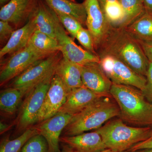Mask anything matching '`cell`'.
<instances>
[{
    "label": "cell",
    "instance_id": "obj_1",
    "mask_svg": "<svg viewBox=\"0 0 152 152\" xmlns=\"http://www.w3.org/2000/svg\"><path fill=\"white\" fill-rule=\"evenodd\" d=\"M99 56L110 55L118 59L146 77L149 61L139 41L124 28L111 27L102 45Z\"/></svg>",
    "mask_w": 152,
    "mask_h": 152
},
{
    "label": "cell",
    "instance_id": "obj_2",
    "mask_svg": "<svg viewBox=\"0 0 152 152\" xmlns=\"http://www.w3.org/2000/svg\"><path fill=\"white\" fill-rule=\"evenodd\" d=\"M110 94L120 109V118L137 127H152V104L141 90L113 83Z\"/></svg>",
    "mask_w": 152,
    "mask_h": 152
},
{
    "label": "cell",
    "instance_id": "obj_3",
    "mask_svg": "<svg viewBox=\"0 0 152 152\" xmlns=\"http://www.w3.org/2000/svg\"><path fill=\"white\" fill-rule=\"evenodd\" d=\"M112 97H104L72 116L63 130L64 136H73L97 129L111 119L118 116L120 109Z\"/></svg>",
    "mask_w": 152,
    "mask_h": 152
},
{
    "label": "cell",
    "instance_id": "obj_4",
    "mask_svg": "<svg viewBox=\"0 0 152 152\" xmlns=\"http://www.w3.org/2000/svg\"><path fill=\"white\" fill-rule=\"evenodd\" d=\"M95 130L102 136L107 149L118 152H128L152 134V127L128 126L121 118L108 121Z\"/></svg>",
    "mask_w": 152,
    "mask_h": 152
},
{
    "label": "cell",
    "instance_id": "obj_5",
    "mask_svg": "<svg viewBox=\"0 0 152 152\" xmlns=\"http://www.w3.org/2000/svg\"><path fill=\"white\" fill-rule=\"evenodd\" d=\"M58 52L38 62L15 78L11 87L18 89L26 96L39 84L54 75L57 64L62 58L59 56Z\"/></svg>",
    "mask_w": 152,
    "mask_h": 152
},
{
    "label": "cell",
    "instance_id": "obj_6",
    "mask_svg": "<svg viewBox=\"0 0 152 152\" xmlns=\"http://www.w3.org/2000/svg\"><path fill=\"white\" fill-rule=\"evenodd\" d=\"M54 75L41 82L26 96L17 119V129L19 131H26L37 123Z\"/></svg>",
    "mask_w": 152,
    "mask_h": 152
},
{
    "label": "cell",
    "instance_id": "obj_7",
    "mask_svg": "<svg viewBox=\"0 0 152 152\" xmlns=\"http://www.w3.org/2000/svg\"><path fill=\"white\" fill-rule=\"evenodd\" d=\"M99 57V64L113 83L132 86L143 91L147 83L145 77L137 74L115 57L110 55Z\"/></svg>",
    "mask_w": 152,
    "mask_h": 152
},
{
    "label": "cell",
    "instance_id": "obj_8",
    "mask_svg": "<svg viewBox=\"0 0 152 152\" xmlns=\"http://www.w3.org/2000/svg\"><path fill=\"white\" fill-rule=\"evenodd\" d=\"M54 23L56 39L59 45L60 51L62 55L63 58L81 66L92 63H99L100 58L99 56L79 46L68 36L55 12Z\"/></svg>",
    "mask_w": 152,
    "mask_h": 152
},
{
    "label": "cell",
    "instance_id": "obj_9",
    "mask_svg": "<svg viewBox=\"0 0 152 152\" xmlns=\"http://www.w3.org/2000/svg\"><path fill=\"white\" fill-rule=\"evenodd\" d=\"M48 56L36 51L28 46L13 54L1 68V86L15 79L30 67Z\"/></svg>",
    "mask_w": 152,
    "mask_h": 152
},
{
    "label": "cell",
    "instance_id": "obj_10",
    "mask_svg": "<svg viewBox=\"0 0 152 152\" xmlns=\"http://www.w3.org/2000/svg\"><path fill=\"white\" fill-rule=\"evenodd\" d=\"M86 25L92 37L95 49L99 48L108 34L112 26L107 18L98 0H85Z\"/></svg>",
    "mask_w": 152,
    "mask_h": 152
},
{
    "label": "cell",
    "instance_id": "obj_11",
    "mask_svg": "<svg viewBox=\"0 0 152 152\" xmlns=\"http://www.w3.org/2000/svg\"><path fill=\"white\" fill-rule=\"evenodd\" d=\"M69 91L58 76L54 74L38 116L37 123L53 116L64 103Z\"/></svg>",
    "mask_w": 152,
    "mask_h": 152
},
{
    "label": "cell",
    "instance_id": "obj_12",
    "mask_svg": "<svg viewBox=\"0 0 152 152\" xmlns=\"http://www.w3.org/2000/svg\"><path fill=\"white\" fill-rule=\"evenodd\" d=\"M72 117L68 114L58 113L34 126L39 134L46 140L49 152H61L59 148L60 136Z\"/></svg>",
    "mask_w": 152,
    "mask_h": 152
},
{
    "label": "cell",
    "instance_id": "obj_13",
    "mask_svg": "<svg viewBox=\"0 0 152 152\" xmlns=\"http://www.w3.org/2000/svg\"><path fill=\"white\" fill-rule=\"evenodd\" d=\"M83 86L96 94L112 96L110 92L113 83L98 63L81 66Z\"/></svg>",
    "mask_w": 152,
    "mask_h": 152
},
{
    "label": "cell",
    "instance_id": "obj_14",
    "mask_svg": "<svg viewBox=\"0 0 152 152\" xmlns=\"http://www.w3.org/2000/svg\"><path fill=\"white\" fill-rule=\"evenodd\" d=\"M104 97L112 96L96 94L84 86L74 89L68 93L64 103L58 113L74 115Z\"/></svg>",
    "mask_w": 152,
    "mask_h": 152
},
{
    "label": "cell",
    "instance_id": "obj_15",
    "mask_svg": "<svg viewBox=\"0 0 152 152\" xmlns=\"http://www.w3.org/2000/svg\"><path fill=\"white\" fill-rule=\"evenodd\" d=\"M38 0H11L1 8L0 20L18 26L29 19Z\"/></svg>",
    "mask_w": 152,
    "mask_h": 152
},
{
    "label": "cell",
    "instance_id": "obj_16",
    "mask_svg": "<svg viewBox=\"0 0 152 152\" xmlns=\"http://www.w3.org/2000/svg\"><path fill=\"white\" fill-rule=\"evenodd\" d=\"M60 142L74 152H98L107 149L102 136L95 130L73 136H62Z\"/></svg>",
    "mask_w": 152,
    "mask_h": 152
},
{
    "label": "cell",
    "instance_id": "obj_17",
    "mask_svg": "<svg viewBox=\"0 0 152 152\" xmlns=\"http://www.w3.org/2000/svg\"><path fill=\"white\" fill-rule=\"evenodd\" d=\"M36 31L34 21L30 17L26 24L14 31L4 46L1 49L0 58L8 54L15 53L26 47Z\"/></svg>",
    "mask_w": 152,
    "mask_h": 152
},
{
    "label": "cell",
    "instance_id": "obj_18",
    "mask_svg": "<svg viewBox=\"0 0 152 152\" xmlns=\"http://www.w3.org/2000/svg\"><path fill=\"white\" fill-rule=\"evenodd\" d=\"M81 66L62 58L56 68L55 74L58 76L69 91L83 86Z\"/></svg>",
    "mask_w": 152,
    "mask_h": 152
},
{
    "label": "cell",
    "instance_id": "obj_19",
    "mask_svg": "<svg viewBox=\"0 0 152 152\" xmlns=\"http://www.w3.org/2000/svg\"><path fill=\"white\" fill-rule=\"evenodd\" d=\"M54 15V11L46 3L44 4L41 0H38L35 10L30 17L34 21L36 31L56 39Z\"/></svg>",
    "mask_w": 152,
    "mask_h": 152
},
{
    "label": "cell",
    "instance_id": "obj_20",
    "mask_svg": "<svg viewBox=\"0 0 152 152\" xmlns=\"http://www.w3.org/2000/svg\"><path fill=\"white\" fill-rule=\"evenodd\" d=\"M55 12L69 15L79 21L82 25H86V12L84 3L78 4L69 0H43Z\"/></svg>",
    "mask_w": 152,
    "mask_h": 152
},
{
    "label": "cell",
    "instance_id": "obj_21",
    "mask_svg": "<svg viewBox=\"0 0 152 152\" xmlns=\"http://www.w3.org/2000/svg\"><path fill=\"white\" fill-rule=\"evenodd\" d=\"M124 28L137 40L152 41V13L146 11L140 17Z\"/></svg>",
    "mask_w": 152,
    "mask_h": 152
},
{
    "label": "cell",
    "instance_id": "obj_22",
    "mask_svg": "<svg viewBox=\"0 0 152 152\" xmlns=\"http://www.w3.org/2000/svg\"><path fill=\"white\" fill-rule=\"evenodd\" d=\"M27 46L36 51L48 56L60 51L56 39L37 31L31 37Z\"/></svg>",
    "mask_w": 152,
    "mask_h": 152
},
{
    "label": "cell",
    "instance_id": "obj_23",
    "mask_svg": "<svg viewBox=\"0 0 152 152\" xmlns=\"http://www.w3.org/2000/svg\"><path fill=\"white\" fill-rule=\"evenodd\" d=\"M25 96L20 90L10 87L2 90L0 94V109L8 115H12L18 110L22 99Z\"/></svg>",
    "mask_w": 152,
    "mask_h": 152
},
{
    "label": "cell",
    "instance_id": "obj_24",
    "mask_svg": "<svg viewBox=\"0 0 152 152\" xmlns=\"http://www.w3.org/2000/svg\"><path fill=\"white\" fill-rule=\"evenodd\" d=\"M39 134L34 126L28 129L14 140L5 138L1 142L0 152H21L26 143L33 136Z\"/></svg>",
    "mask_w": 152,
    "mask_h": 152
},
{
    "label": "cell",
    "instance_id": "obj_25",
    "mask_svg": "<svg viewBox=\"0 0 152 152\" xmlns=\"http://www.w3.org/2000/svg\"><path fill=\"white\" fill-rule=\"evenodd\" d=\"M125 14L124 20L120 27L126 28L140 17L146 11L142 0H119Z\"/></svg>",
    "mask_w": 152,
    "mask_h": 152
},
{
    "label": "cell",
    "instance_id": "obj_26",
    "mask_svg": "<svg viewBox=\"0 0 152 152\" xmlns=\"http://www.w3.org/2000/svg\"><path fill=\"white\" fill-rule=\"evenodd\" d=\"M109 23L112 26L120 27L124 20V11L119 1L107 3L102 8Z\"/></svg>",
    "mask_w": 152,
    "mask_h": 152
},
{
    "label": "cell",
    "instance_id": "obj_27",
    "mask_svg": "<svg viewBox=\"0 0 152 152\" xmlns=\"http://www.w3.org/2000/svg\"><path fill=\"white\" fill-rule=\"evenodd\" d=\"M21 152H49L48 145L45 138L37 134L28 141Z\"/></svg>",
    "mask_w": 152,
    "mask_h": 152
},
{
    "label": "cell",
    "instance_id": "obj_28",
    "mask_svg": "<svg viewBox=\"0 0 152 152\" xmlns=\"http://www.w3.org/2000/svg\"><path fill=\"white\" fill-rule=\"evenodd\" d=\"M55 13L61 23L70 34L72 38H75L77 33L83 27V25L78 20L71 16L58 12Z\"/></svg>",
    "mask_w": 152,
    "mask_h": 152
},
{
    "label": "cell",
    "instance_id": "obj_29",
    "mask_svg": "<svg viewBox=\"0 0 152 152\" xmlns=\"http://www.w3.org/2000/svg\"><path fill=\"white\" fill-rule=\"evenodd\" d=\"M77 39L88 51L95 54V46L91 34L88 29L82 28L76 34Z\"/></svg>",
    "mask_w": 152,
    "mask_h": 152
},
{
    "label": "cell",
    "instance_id": "obj_30",
    "mask_svg": "<svg viewBox=\"0 0 152 152\" xmlns=\"http://www.w3.org/2000/svg\"><path fill=\"white\" fill-rule=\"evenodd\" d=\"M146 78V84L142 92L147 99L152 104V63L149 62Z\"/></svg>",
    "mask_w": 152,
    "mask_h": 152
},
{
    "label": "cell",
    "instance_id": "obj_31",
    "mask_svg": "<svg viewBox=\"0 0 152 152\" xmlns=\"http://www.w3.org/2000/svg\"><path fill=\"white\" fill-rule=\"evenodd\" d=\"M14 30L11 24L5 21L0 20V40L1 42L9 39Z\"/></svg>",
    "mask_w": 152,
    "mask_h": 152
},
{
    "label": "cell",
    "instance_id": "obj_32",
    "mask_svg": "<svg viewBox=\"0 0 152 152\" xmlns=\"http://www.w3.org/2000/svg\"><path fill=\"white\" fill-rule=\"evenodd\" d=\"M138 41L147 59L149 62L152 63V41Z\"/></svg>",
    "mask_w": 152,
    "mask_h": 152
},
{
    "label": "cell",
    "instance_id": "obj_33",
    "mask_svg": "<svg viewBox=\"0 0 152 152\" xmlns=\"http://www.w3.org/2000/svg\"><path fill=\"white\" fill-rule=\"evenodd\" d=\"M146 148H152V134L148 138L144 141L136 144L132 148H131L127 152L134 151L137 150Z\"/></svg>",
    "mask_w": 152,
    "mask_h": 152
},
{
    "label": "cell",
    "instance_id": "obj_34",
    "mask_svg": "<svg viewBox=\"0 0 152 152\" xmlns=\"http://www.w3.org/2000/svg\"><path fill=\"white\" fill-rule=\"evenodd\" d=\"M146 11L152 13V0H142Z\"/></svg>",
    "mask_w": 152,
    "mask_h": 152
},
{
    "label": "cell",
    "instance_id": "obj_35",
    "mask_svg": "<svg viewBox=\"0 0 152 152\" xmlns=\"http://www.w3.org/2000/svg\"><path fill=\"white\" fill-rule=\"evenodd\" d=\"M9 126L8 125L4 123H3L1 122L0 124V132L1 134H3L4 132L7 130L9 129Z\"/></svg>",
    "mask_w": 152,
    "mask_h": 152
},
{
    "label": "cell",
    "instance_id": "obj_36",
    "mask_svg": "<svg viewBox=\"0 0 152 152\" xmlns=\"http://www.w3.org/2000/svg\"><path fill=\"white\" fill-rule=\"evenodd\" d=\"M98 1L100 4L101 7L102 8L107 3L116 1H118V0H98Z\"/></svg>",
    "mask_w": 152,
    "mask_h": 152
},
{
    "label": "cell",
    "instance_id": "obj_37",
    "mask_svg": "<svg viewBox=\"0 0 152 152\" xmlns=\"http://www.w3.org/2000/svg\"><path fill=\"white\" fill-rule=\"evenodd\" d=\"M61 152H74V151L69 147L64 145V146L63 147L62 151H61Z\"/></svg>",
    "mask_w": 152,
    "mask_h": 152
},
{
    "label": "cell",
    "instance_id": "obj_38",
    "mask_svg": "<svg viewBox=\"0 0 152 152\" xmlns=\"http://www.w3.org/2000/svg\"><path fill=\"white\" fill-rule=\"evenodd\" d=\"M128 152H152V148L143 149L137 150L134 151Z\"/></svg>",
    "mask_w": 152,
    "mask_h": 152
},
{
    "label": "cell",
    "instance_id": "obj_39",
    "mask_svg": "<svg viewBox=\"0 0 152 152\" xmlns=\"http://www.w3.org/2000/svg\"><path fill=\"white\" fill-rule=\"evenodd\" d=\"M11 0H0V4L1 5L5 4L8 3Z\"/></svg>",
    "mask_w": 152,
    "mask_h": 152
},
{
    "label": "cell",
    "instance_id": "obj_40",
    "mask_svg": "<svg viewBox=\"0 0 152 152\" xmlns=\"http://www.w3.org/2000/svg\"><path fill=\"white\" fill-rule=\"evenodd\" d=\"M98 152H118L115 151H113V150L110 149H106L103 150V151H101Z\"/></svg>",
    "mask_w": 152,
    "mask_h": 152
},
{
    "label": "cell",
    "instance_id": "obj_41",
    "mask_svg": "<svg viewBox=\"0 0 152 152\" xmlns=\"http://www.w3.org/2000/svg\"><path fill=\"white\" fill-rule=\"evenodd\" d=\"M71 1H74V0H71Z\"/></svg>",
    "mask_w": 152,
    "mask_h": 152
}]
</instances>
